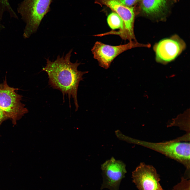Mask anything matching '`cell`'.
<instances>
[{
  "label": "cell",
  "instance_id": "cell-4",
  "mask_svg": "<svg viewBox=\"0 0 190 190\" xmlns=\"http://www.w3.org/2000/svg\"><path fill=\"white\" fill-rule=\"evenodd\" d=\"M95 3L109 7L117 13L123 21L121 28L118 31L112 30L104 33V36L116 35L125 40L136 41L134 32L135 14L132 7L125 5L119 0H95Z\"/></svg>",
  "mask_w": 190,
  "mask_h": 190
},
{
  "label": "cell",
  "instance_id": "cell-14",
  "mask_svg": "<svg viewBox=\"0 0 190 190\" xmlns=\"http://www.w3.org/2000/svg\"><path fill=\"white\" fill-rule=\"evenodd\" d=\"M8 118L3 111L0 108V125L3 121Z\"/></svg>",
  "mask_w": 190,
  "mask_h": 190
},
{
  "label": "cell",
  "instance_id": "cell-8",
  "mask_svg": "<svg viewBox=\"0 0 190 190\" xmlns=\"http://www.w3.org/2000/svg\"><path fill=\"white\" fill-rule=\"evenodd\" d=\"M186 48V44L178 36L163 39L154 47L156 59L158 62L165 64L175 59Z\"/></svg>",
  "mask_w": 190,
  "mask_h": 190
},
{
  "label": "cell",
  "instance_id": "cell-15",
  "mask_svg": "<svg viewBox=\"0 0 190 190\" xmlns=\"http://www.w3.org/2000/svg\"><path fill=\"white\" fill-rule=\"evenodd\" d=\"M3 27H4V26L0 23V30H1V29L3 28Z\"/></svg>",
  "mask_w": 190,
  "mask_h": 190
},
{
  "label": "cell",
  "instance_id": "cell-7",
  "mask_svg": "<svg viewBox=\"0 0 190 190\" xmlns=\"http://www.w3.org/2000/svg\"><path fill=\"white\" fill-rule=\"evenodd\" d=\"M133 182L138 190H164L160 176L153 166L141 163L132 172Z\"/></svg>",
  "mask_w": 190,
  "mask_h": 190
},
{
  "label": "cell",
  "instance_id": "cell-11",
  "mask_svg": "<svg viewBox=\"0 0 190 190\" xmlns=\"http://www.w3.org/2000/svg\"><path fill=\"white\" fill-rule=\"evenodd\" d=\"M107 22L109 27L112 30L120 29L123 25V21L120 16L116 13L113 12L108 16Z\"/></svg>",
  "mask_w": 190,
  "mask_h": 190
},
{
  "label": "cell",
  "instance_id": "cell-5",
  "mask_svg": "<svg viewBox=\"0 0 190 190\" xmlns=\"http://www.w3.org/2000/svg\"><path fill=\"white\" fill-rule=\"evenodd\" d=\"M3 84L0 89V108L15 125L17 121L28 112V110L21 102L22 96L15 92L18 89L9 86L6 78Z\"/></svg>",
  "mask_w": 190,
  "mask_h": 190
},
{
  "label": "cell",
  "instance_id": "cell-9",
  "mask_svg": "<svg viewBox=\"0 0 190 190\" xmlns=\"http://www.w3.org/2000/svg\"><path fill=\"white\" fill-rule=\"evenodd\" d=\"M101 168L103 177L101 189L118 190L121 181L127 172L125 164L113 157L102 164Z\"/></svg>",
  "mask_w": 190,
  "mask_h": 190
},
{
  "label": "cell",
  "instance_id": "cell-1",
  "mask_svg": "<svg viewBox=\"0 0 190 190\" xmlns=\"http://www.w3.org/2000/svg\"><path fill=\"white\" fill-rule=\"evenodd\" d=\"M72 51L71 49L64 56L63 55L61 57L58 55L54 61L47 59L46 66L42 70L48 75L49 85L62 92L63 99L65 95H68L70 106V98H73L76 111L79 107L77 93L79 84L83 80V75L88 72L78 70V67L81 64L78 60L74 63L70 61Z\"/></svg>",
  "mask_w": 190,
  "mask_h": 190
},
{
  "label": "cell",
  "instance_id": "cell-13",
  "mask_svg": "<svg viewBox=\"0 0 190 190\" xmlns=\"http://www.w3.org/2000/svg\"><path fill=\"white\" fill-rule=\"evenodd\" d=\"M125 5L131 7L137 3L139 0H119Z\"/></svg>",
  "mask_w": 190,
  "mask_h": 190
},
{
  "label": "cell",
  "instance_id": "cell-6",
  "mask_svg": "<svg viewBox=\"0 0 190 190\" xmlns=\"http://www.w3.org/2000/svg\"><path fill=\"white\" fill-rule=\"evenodd\" d=\"M150 46L149 44H142L134 41H129L126 44L117 46L109 45L97 41L91 51L94 58L97 61L99 66L107 69L113 60L124 51L137 47Z\"/></svg>",
  "mask_w": 190,
  "mask_h": 190
},
{
  "label": "cell",
  "instance_id": "cell-2",
  "mask_svg": "<svg viewBox=\"0 0 190 190\" xmlns=\"http://www.w3.org/2000/svg\"><path fill=\"white\" fill-rule=\"evenodd\" d=\"M53 0H23L17 11L26 23L23 36L29 38L37 30L44 16L50 11Z\"/></svg>",
  "mask_w": 190,
  "mask_h": 190
},
{
  "label": "cell",
  "instance_id": "cell-10",
  "mask_svg": "<svg viewBox=\"0 0 190 190\" xmlns=\"http://www.w3.org/2000/svg\"><path fill=\"white\" fill-rule=\"evenodd\" d=\"M167 2V0H142L141 8L147 15H155L160 12L165 8Z\"/></svg>",
  "mask_w": 190,
  "mask_h": 190
},
{
  "label": "cell",
  "instance_id": "cell-3",
  "mask_svg": "<svg viewBox=\"0 0 190 190\" xmlns=\"http://www.w3.org/2000/svg\"><path fill=\"white\" fill-rule=\"evenodd\" d=\"M178 139L158 143H153L135 139L134 143L151 149L173 159L183 165L186 174L190 170V143L180 142Z\"/></svg>",
  "mask_w": 190,
  "mask_h": 190
},
{
  "label": "cell",
  "instance_id": "cell-16",
  "mask_svg": "<svg viewBox=\"0 0 190 190\" xmlns=\"http://www.w3.org/2000/svg\"><path fill=\"white\" fill-rule=\"evenodd\" d=\"M3 86V84H0V89H1Z\"/></svg>",
  "mask_w": 190,
  "mask_h": 190
},
{
  "label": "cell",
  "instance_id": "cell-12",
  "mask_svg": "<svg viewBox=\"0 0 190 190\" xmlns=\"http://www.w3.org/2000/svg\"><path fill=\"white\" fill-rule=\"evenodd\" d=\"M172 190H190L189 179L182 177L180 181L173 187Z\"/></svg>",
  "mask_w": 190,
  "mask_h": 190
}]
</instances>
